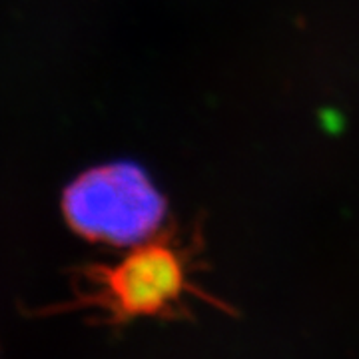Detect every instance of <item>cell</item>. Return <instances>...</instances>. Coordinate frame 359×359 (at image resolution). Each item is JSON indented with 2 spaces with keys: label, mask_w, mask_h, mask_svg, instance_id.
I'll return each instance as SVG.
<instances>
[{
  "label": "cell",
  "mask_w": 359,
  "mask_h": 359,
  "mask_svg": "<svg viewBox=\"0 0 359 359\" xmlns=\"http://www.w3.org/2000/svg\"><path fill=\"white\" fill-rule=\"evenodd\" d=\"M70 228L90 242L138 245L152 240L166 219V198L132 162L92 168L62 196Z\"/></svg>",
  "instance_id": "obj_1"
},
{
  "label": "cell",
  "mask_w": 359,
  "mask_h": 359,
  "mask_svg": "<svg viewBox=\"0 0 359 359\" xmlns=\"http://www.w3.org/2000/svg\"><path fill=\"white\" fill-rule=\"evenodd\" d=\"M84 287L82 302L118 321L170 313L196 292L186 250L168 236L142 242L114 266L86 268Z\"/></svg>",
  "instance_id": "obj_2"
}]
</instances>
